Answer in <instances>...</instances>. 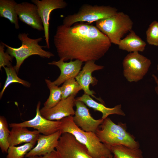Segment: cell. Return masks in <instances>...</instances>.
<instances>
[{
	"label": "cell",
	"instance_id": "obj_1",
	"mask_svg": "<svg viewBox=\"0 0 158 158\" xmlns=\"http://www.w3.org/2000/svg\"><path fill=\"white\" fill-rule=\"evenodd\" d=\"M54 41L59 57L64 61L98 60L105 55L111 44L96 26L83 22L69 27L63 24L58 26Z\"/></svg>",
	"mask_w": 158,
	"mask_h": 158
},
{
	"label": "cell",
	"instance_id": "obj_2",
	"mask_svg": "<svg viewBox=\"0 0 158 158\" xmlns=\"http://www.w3.org/2000/svg\"><path fill=\"white\" fill-rule=\"evenodd\" d=\"M59 128L61 134L68 133L72 134L80 143L85 145L89 154L94 158H108L111 154L110 150L101 142L95 133L86 132L76 126L73 116L64 118L60 120Z\"/></svg>",
	"mask_w": 158,
	"mask_h": 158
},
{
	"label": "cell",
	"instance_id": "obj_3",
	"mask_svg": "<svg viewBox=\"0 0 158 158\" xmlns=\"http://www.w3.org/2000/svg\"><path fill=\"white\" fill-rule=\"evenodd\" d=\"M95 132L100 141L110 150L116 145H122L138 148L140 145L135 137L127 131L126 124L120 122L116 124L109 118L104 119Z\"/></svg>",
	"mask_w": 158,
	"mask_h": 158
},
{
	"label": "cell",
	"instance_id": "obj_4",
	"mask_svg": "<svg viewBox=\"0 0 158 158\" xmlns=\"http://www.w3.org/2000/svg\"><path fill=\"white\" fill-rule=\"evenodd\" d=\"M28 33H19L18 38L21 42V45L18 48L11 47L1 42L7 47L6 51L13 58H15L16 64L14 67L17 73L24 61L31 56L37 55L42 58L48 59L54 56L52 52L42 49L47 48L46 46H42L39 44V42L42 40V37L32 39L28 37Z\"/></svg>",
	"mask_w": 158,
	"mask_h": 158
},
{
	"label": "cell",
	"instance_id": "obj_5",
	"mask_svg": "<svg viewBox=\"0 0 158 158\" xmlns=\"http://www.w3.org/2000/svg\"><path fill=\"white\" fill-rule=\"evenodd\" d=\"M133 25L129 16L122 12H118L111 17L96 22V27L111 43L117 45L123 37L132 30Z\"/></svg>",
	"mask_w": 158,
	"mask_h": 158
},
{
	"label": "cell",
	"instance_id": "obj_6",
	"mask_svg": "<svg viewBox=\"0 0 158 158\" xmlns=\"http://www.w3.org/2000/svg\"><path fill=\"white\" fill-rule=\"evenodd\" d=\"M117 12L116 8L109 6L85 4L77 13L65 17L63 20V24L69 27L78 22H86L90 24L111 17Z\"/></svg>",
	"mask_w": 158,
	"mask_h": 158
},
{
	"label": "cell",
	"instance_id": "obj_7",
	"mask_svg": "<svg viewBox=\"0 0 158 158\" xmlns=\"http://www.w3.org/2000/svg\"><path fill=\"white\" fill-rule=\"evenodd\" d=\"M122 63L125 77L129 82H137L142 79L147 73L151 62L138 52H133L127 55Z\"/></svg>",
	"mask_w": 158,
	"mask_h": 158
},
{
	"label": "cell",
	"instance_id": "obj_8",
	"mask_svg": "<svg viewBox=\"0 0 158 158\" xmlns=\"http://www.w3.org/2000/svg\"><path fill=\"white\" fill-rule=\"evenodd\" d=\"M55 149L59 158H94L89 154L85 145L68 133L61 135Z\"/></svg>",
	"mask_w": 158,
	"mask_h": 158
},
{
	"label": "cell",
	"instance_id": "obj_9",
	"mask_svg": "<svg viewBox=\"0 0 158 158\" xmlns=\"http://www.w3.org/2000/svg\"><path fill=\"white\" fill-rule=\"evenodd\" d=\"M41 102L39 101L36 106V114L33 118L20 123H12L9 124L10 127L21 126L34 128L40 133L49 135L59 130L61 121L48 120L43 117L40 112Z\"/></svg>",
	"mask_w": 158,
	"mask_h": 158
},
{
	"label": "cell",
	"instance_id": "obj_10",
	"mask_svg": "<svg viewBox=\"0 0 158 158\" xmlns=\"http://www.w3.org/2000/svg\"><path fill=\"white\" fill-rule=\"evenodd\" d=\"M31 1L37 6L44 28L46 46L47 48L49 49V21L51 13L55 9L65 8L67 4L63 0H32Z\"/></svg>",
	"mask_w": 158,
	"mask_h": 158
},
{
	"label": "cell",
	"instance_id": "obj_11",
	"mask_svg": "<svg viewBox=\"0 0 158 158\" xmlns=\"http://www.w3.org/2000/svg\"><path fill=\"white\" fill-rule=\"evenodd\" d=\"M76 94H73L64 99H61L55 106L50 108L44 107L40 109L42 116L51 121H59L66 117L75 115L73 107L75 105Z\"/></svg>",
	"mask_w": 158,
	"mask_h": 158
},
{
	"label": "cell",
	"instance_id": "obj_12",
	"mask_svg": "<svg viewBox=\"0 0 158 158\" xmlns=\"http://www.w3.org/2000/svg\"><path fill=\"white\" fill-rule=\"evenodd\" d=\"M76 107L73 120L75 124L83 130L95 133L104 119L96 120L90 114L89 109L83 102L75 99Z\"/></svg>",
	"mask_w": 158,
	"mask_h": 158
},
{
	"label": "cell",
	"instance_id": "obj_13",
	"mask_svg": "<svg viewBox=\"0 0 158 158\" xmlns=\"http://www.w3.org/2000/svg\"><path fill=\"white\" fill-rule=\"evenodd\" d=\"M95 61H89L85 62L82 70L75 78L76 81L81 86L84 94L91 96L101 103L103 101L99 98L96 97L94 95L95 94L93 90L90 89L89 86L91 85L94 86L97 84L98 80L95 77L92 75V73L94 71L102 69L104 66L97 65Z\"/></svg>",
	"mask_w": 158,
	"mask_h": 158
},
{
	"label": "cell",
	"instance_id": "obj_14",
	"mask_svg": "<svg viewBox=\"0 0 158 158\" xmlns=\"http://www.w3.org/2000/svg\"><path fill=\"white\" fill-rule=\"evenodd\" d=\"M15 9L21 21L33 29L40 31H44L42 21L36 5L27 2L17 3Z\"/></svg>",
	"mask_w": 158,
	"mask_h": 158
},
{
	"label": "cell",
	"instance_id": "obj_15",
	"mask_svg": "<svg viewBox=\"0 0 158 158\" xmlns=\"http://www.w3.org/2000/svg\"><path fill=\"white\" fill-rule=\"evenodd\" d=\"M61 134L59 130L49 135L40 134L37 145L26 154L25 157L44 155L53 152L57 146Z\"/></svg>",
	"mask_w": 158,
	"mask_h": 158
},
{
	"label": "cell",
	"instance_id": "obj_16",
	"mask_svg": "<svg viewBox=\"0 0 158 158\" xmlns=\"http://www.w3.org/2000/svg\"><path fill=\"white\" fill-rule=\"evenodd\" d=\"M83 63V62L78 60L65 62L63 59L48 63L49 65L57 66L60 71L59 76L55 80L52 81L53 83L59 86L67 80L75 78L80 71Z\"/></svg>",
	"mask_w": 158,
	"mask_h": 158
},
{
	"label": "cell",
	"instance_id": "obj_17",
	"mask_svg": "<svg viewBox=\"0 0 158 158\" xmlns=\"http://www.w3.org/2000/svg\"><path fill=\"white\" fill-rule=\"evenodd\" d=\"M27 127L14 126L11 128L8 138L10 146H16L23 143L36 142L40 133L37 130L31 131Z\"/></svg>",
	"mask_w": 158,
	"mask_h": 158
},
{
	"label": "cell",
	"instance_id": "obj_18",
	"mask_svg": "<svg viewBox=\"0 0 158 158\" xmlns=\"http://www.w3.org/2000/svg\"><path fill=\"white\" fill-rule=\"evenodd\" d=\"M75 99L83 102L87 106L93 109L95 111L101 112L102 114L101 118L104 120L111 114H116L123 116L125 115L121 109V104L116 105L113 108L107 107L102 103H99L95 101L90 96L84 94Z\"/></svg>",
	"mask_w": 158,
	"mask_h": 158
},
{
	"label": "cell",
	"instance_id": "obj_19",
	"mask_svg": "<svg viewBox=\"0 0 158 158\" xmlns=\"http://www.w3.org/2000/svg\"><path fill=\"white\" fill-rule=\"evenodd\" d=\"M118 45L119 49L130 53L143 51L146 44L132 30L121 40Z\"/></svg>",
	"mask_w": 158,
	"mask_h": 158
},
{
	"label": "cell",
	"instance_id": "obj_20",
	"mask_svg": "<svg viewBox=\"0 0 158 158\" xmlns=\"http://www.w3.org/2000/svg\"><path fill=\"white\" fill-rule=\"evenodd\" d=\"M17 4L14 0H0V16L8 19L11 23L14 24L16 29H18V18L15 9Z\"/></svg>",
	"mask_w": 158,
	"mask_h": 158
},
{
	"label": "cell",
	"instance_id": "obj_21",
	"mask_svg": "<svg viewBox=\"0 0 158 158\" xmlns=\"http://www.w3.org/2000/svg\"><path fill=\"white\" fill-rule=\"evenodd\" d=\"M110 150L114 154L113 158H143L142 152L139 148L116 145L111 147Z\"/></svg>",
	"mask_w": 158,
	"mask_h": 158
},
{
	"label": "cell",
	"instance_id": "obj_22",
	"mask_svg": "<svg viewBox=\"0 0 158 158\" xmlns=\"http://www.w3.org/2000/svg\"><path fill=\"white\" fill-rule=\"evenodd\" d=\"M45 81L49 89L48 98L44 104V107L51 108L57 104L61 99L62 92L61 87L54 84L51 80L46 79Z\"/></svg>",
	"mask_w": 158,
	"mask_h": 158
},
{
	"label": "cell",
	"instance_id": "obj_23",
	"mask_svg": "<svg viewBox=\"0 0 158 158\" xmlns=\"http://www.w3.org/2000/svg\"><path fill=\"white\" fill-rule=\"evenodd\" d=\"M6 74V78L4 86L0 92V99L2 98L4 92L7 87L13 83H18L27 87H29L31 84L28 82L19 78L14 66H12L9 67L4 68Z\"/></svg>",
	"mask_w": 158,
	"mask_h": 158
},
{
	"label": "cell",
	"instance_id": "obj_24",
	"mask_svg": "<svg viewBox=\"0 0 158 158\" xmlns=\"http://www.w3.org/2000/svg\"><path fill=\"white\" fill-rule=\"evenodd\" d=\"M10 131L8 129V124L5 117L0 116V148L3 153H7L10 147L8 138Z\"/></svg>",
	"mask_w": 158,
	"mask_h": 158
},
{
	"label": "cell",
	"instance_id": "obj_25",
	"mask_svg": "<svg viewBox=\"0 0 158 158\" xmlns=\"http://www.w3.org/2000/svg\"><path fill=\"white\" fill-rule=\"evenodd\" d=\"M36 142L25 143L19 146H10L6 158H24L34 147Z\"/></svg>",
	"mask_w": 158,
	"mask_h": 158
},
{
	"label": "cell",
	"instance_id": "obj_26",
	"mask_svg": "<svg viewBox=\"0 0 158 158\" xmlns=\"http://www.w3.org/2000/svg\"><path fill=\"white\" fill-rule=\"evenodd\" d=\"M62 92L61 99H64L73 94H76L81 90V86L75 78H70L66 81L61 87Z\"/></svg>",
	"mask_w": 158,
	"mask_h": 158
},
{
	"label": "cell",
	"instance_id": "obj_27",
	"mask_svg": "<svg viewBox=\"0 0 158 158\" xmlns=\"http://www.w3.org/2000/svg\"><path fill=\"white\" fill-rule=\"evenodd\" d=\"M158 21H153L146 31V41L150 45L158 46Z\"/></svg>",
	"mask_w": 158,
	"mask_h": 158
},
{
	"label": "cell",
	"instance_id": "obj_28",
	"mask_svg": "<svg viewBox=\"0 0 158 158\" xmlns=\"http://www.w3.org/2000/svg\"><path fill=\"white\" fill-rule=\"evenodd\" d=\"M5 46L1 42L0 44V69L2 67H9L12 66L13 58L6 51H4Z\"/></svg>",
	"mask_w": 158,
	"mask_h": 158
},
{
	"label": "cell",
	"instance_id": "obj_29",
	"mask_svg": "<svg viewBox=\"0 0 158 158\" xmlns=\"http://www.w3.org/2000/svg\"><path fill=\"white\" fill-rule=\"evenodd\" d=\"M28 158H59L57 152L55 150L45 155L40 156H34Z\"/></svg>",
	"mask_w": 158,
	"mask_h": 158
},
{
	"label": "cell",
	"instance_id": "obj_30",
	"mask_svg": "<svg viewBox=\"0 0 158 158\" xmlns=\"http://www.w3.org/2000/svg\"><path fill=\"white\" fill-rule=\"evenodd\" d=\"M156 84V86L155 88V91L158 95V78L154 75L153 74L152 75Z\"/></svg>",
	"mask_w": 158,
	"mask_h": 158
},
{
	"label": "cell",
	"instance_id": "obj_31",
	"mask_svg": "<svg viewBox=\"0 0 158 158\" xmlns=\"http://www.w3.org/2000/svg\"><path fill=\"white\" fill-rule=\"evenodd\" d=\"M113 155L111 154L109 157L108 158H113Z\"/></svg>",
	"mask_w": 158,
	"mask_h": 158
},
{
	"label": "cell",
	"instance_id": "obj_32",
	"mask_svg": "<svg viewBox=\"0 0 158 158\" xmlns=\"http://www.w3.org/2000/svg\"><path fill=\"white\" fill-rule=\"evenodd\" d=\"M157 70L158 71V64L157 65Z\"/></svg>",
	"mask_w": 158,
	"mask_h": 158
},
{
	"label": "cell",
	"instance_id": "obj_33",
	"mask_svg": "<svg viewBox=\"0 0 158 158\" xmlns=\"http://www.w3.org/2000/svg\"><path fill=\"white\" fill-rule=\"evenodd\" d=\"M157 30H158V26H157Z\"/></svg>",
	"mask_w": 158,
	"mask_h": 158
}]
</instances>
